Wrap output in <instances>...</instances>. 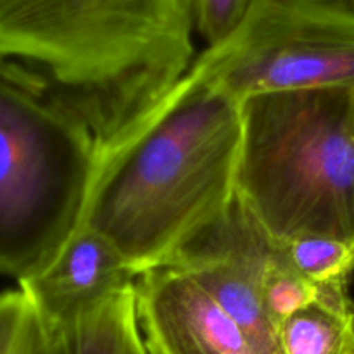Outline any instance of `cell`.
I'll list each match as a JSON object with an SVG mask.
<instances>
[{
	"label": "cell",
	"instance_id": "cell-1",
	"mask_svg": "<svg viewBox=\"0 0 354 354\" xmlns=\"http://www.w3.org/2000/svg\"><path fill=\"white\" fill-rule=\"evenodd\" d=\"M242 102L192 64L165 99L100 156L82 227L135 275L166 266L237 199Z\"/></svg>",
	"mask_w": 354,
	"mask_h": 354
},
{
	"label": "cell",
	"instance_id": "cell-2",
	"mask_svg": "<svg viewBox=\"0 0 354 354\" xmlns=\"http://www.w3.org/2000/svg\"><path fill=\"white\" fill-rule=\"evenodd\" d=\"M194 30L196 0H0V59L33 73L100 156L185 76Z\"/></svg>",
	"mask_w": 354,
	"mask_h": 354
},
{
	"label": "cell",
	"instance_id": "cell-3",
	"mask_svg": "<svg viewBox=\"0 0 354 354\" xmlns=\"http://www.w3.org/2000/svg\"><path fill=\"white\" fill-rule=\"evenodd\" d=\"M237 199L275 244L354 242V85L242 100Z\"/></svg>",
	"mask_w": 354,
	"mask_h": 354
},
{
	"label": "cell",
	"instance_id": "cell-4",
	"mask_svg": "<svg viewBox=\"0 0 354 354\" xmlns=\"http://www.w3.org/2000/svg\"><path fill=\"white\" fill-rule=\"evenodd\" d=\"M99 156L83 121L0 59V275L28 279L82 227Z\"/></svg>",
	"mask_w": 354,
	"mask_h": 354
},
{
	"label": "cell",
	"instance_id": "cell-5",
	"mask_svg": "<svg viewBox=\"0 0 354 354\" xmlns=\"http://www.w3.org/2000/svg\"><path fill=\"white\" fill-rule=\"evenodd\" d=\"M194 64L241 102L354 85V2L252 0L237 26Z\"/></svg>",
	"mask_w": 354,
	"mask_h": 354
},
{
	"label": "cell",
	"instance_id": "cell-6",
	"mask_svg": "<svg viewBox=\"0 0 354 354\" xmlns=\"http://www.w3.org/2000/svg\"><path fill=\"white\" fill-rule=\"evenodd\" d=\"M275 242L235 199L223 218L166 266L192 277L242 328L256 354H282L279 325L263 303V275Z\"/></svg>",
	"mask_w": 354,
	"mask_h": 354
},
{
	"label": "cell",
	"instance_id": "cell-7",
	"mask_svg": "<svg viewBox=\"0 0 354 354\" xmlns=\"http://www.w3.org/2000/svg\"><path fill=\"white\" fill-rule=\"evenodd\" d=\"M135 308L149 354H256L213 297L173 266L137 277Z\"/></svg>",
	"mask_w": 354,
	"mask_h": 354
},
{
	"label": "cell",
	"instance_id": "cell-8",
	"mask_svg": "<svg viewBox=\"0 0 354 354\" xmlns=\"http://www.w3.org/2000/svg\"><path fill=\"white\" fill-rule=\"evenodd\" d=\"M135 280L102 234L80 227L47 265L17 283L45 322H61L99 306Z\"/></svg>",
	"mask_w": 354,
	"mask_h": 354
},
{
	"label": "cell",
	"instance_id": "cell-9",
	"mask_svg": "<svg viewBox=\"0 0 354 354\" xmlns=\"http://www.w3.org/2000/svg\"><path fill=\"white\" fill-rule=\"evenodd\" d=\"M44 324L50 354H149L137 322L135 286L92 310Z\"/></svg>",
	"mask_w": 354,
	"mask_h": 354
},
{
	"label": "cell",
	"instance_id": "cell-10",
	"mask_svg": "<svg viewBox=\"0 0 354 354\" xmlns=\"http://www.w3.org/2000/svg\"><path fill=\"white\" fill-rule=\"evenodd\" d=\"M348 287H320L310 306L280 324L282 354H354V301Z\"/></svg>",
	"mask_w": 354,
	"mask_h": 354
},
{
	"label": "cell",
	"instance_id": "cell-11",
	"mask_svg": "<svg viewBox=\"0 0 354 354\" xmlns=\"http://www.w3.org/2000/svg\"><path fill=\"white\" fill-rule=\"evenodd\" d=\"M283 259L317 287L349 286L354 242L327 235H299L279 244Z\"/></svg>",
	"mask_w": 354,
	"mask_h": 354
},
{
	"label": "cell",
	"instance_id": "cell-12",
	"mask_svg": "<svg viewBox=\"0 0 354 354\" xmlns=\"http://www.w3.org/2000/svg\"><path fill=\"white\" fill-rule=\"evenodd\" d=\"M0 354H50L47 327L19 287L0 292Z\"/></svg>",
	"mask_w": 354,
	"mask_h": 354
},
{
	"label": "cell",
	"instance_id": "cell-13",
	"mask_svg": "<svg viewBox=\"0 0 354 354\" xmlns=\"http://www.w3.org/2000/svg\"><path fill=\"white\" fill-rule=\"evenodd\" d=\"M318 294L320 287L299 275L283 259L279 244H275L263 275V303L272 320L280 327L283 320L310 306Z\"/></svg>",
	"mask_w": 354,
	"mask_h": 354
},
{
	"label": "cell",
	"instance_id": "cell-14",
	"mask_svg": "<svg viewBox=\"0 0 354 354\" xmlns=\"http://www.w3.org/2000/svg\"><path fill=\"white\" fill-rule=\"evenodd\" d=\"M252 0H196V30L207 45L223 40L248 12Z\"/></svg>",
	"mask_w": 354,
	"mask_h": 354
},
{
	"label": "cell",
	"instance_id": "cell-15",
	"mask_svg": "<svg viewBox=\"0 0 354 354\" xmlns=\"http://www.w3.org/2000/svg\"><path fill=\"white\" fill-rule=\"evenodd\" d=\"M353 2H354V0H353Z\"/></svg>",
	"mask_w": 354,
	"mask_h": 354
}]
</instances>
